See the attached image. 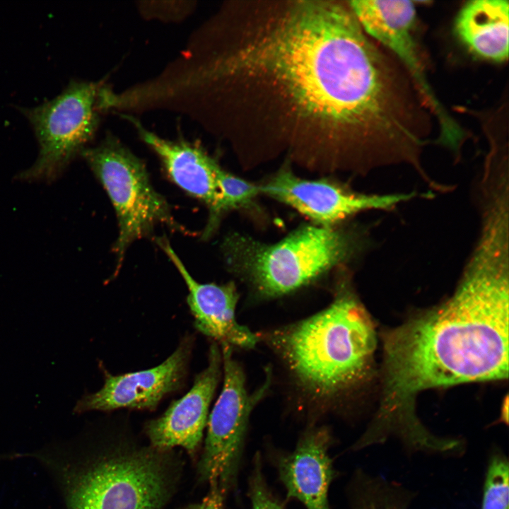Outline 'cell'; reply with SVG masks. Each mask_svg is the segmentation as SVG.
Masks as SVG:
<instances>
[{"label": "cell", "mask_w": 509, "mask_h": 509, "mask_svg": "<svg viewBox=\"0 0 509 509\" xmlns=\"http://www.w3.org/2000/svg\"><path fill=\"white\" fill-rule=\"evenodd\" d=\"M221 68L265 84L294 122L315 129L334 168L386 160L416 137L423 110L404 70L361 28L349 5L289 6Z\"/></svg>", "instance_id": "cell-1"}, {"label": "cell", "mask_w": 509, "mask_h": 509, "mask_svg": "<svg viewBox=\"0 0 509 509\" xmlns=\"http://www.w3.org/2000/svg\"><path fill=\"white\" fill-rule=\"evenodd\" d=\"M508 254L478 246L454 294L383 334L382 390L367 430L380 442H423L415 411L425 390L504 380L508 373Z\"/></svg>", "instance_id": "cell-2"}, {"label": "cell", "mask_w": 509, "mask_h": 509, "mask_svg": "<svg viewBox=\"0 0 509 509\" xmlns=\"http://www.w3.org/2000/svg\"><path fill=\"white\" fill-rule=\"evenodd\" d=\"M280 357L297 387L322 410L368 376L376 346L373 322L346 279L320 312L257 334Z\"/></svg>", "instance_id": "cell-3"}, {"label": "cell", "mask_w": 509, "mask_h": 509, "mask_svg": "<svg viewBox=\"0 0 509 509\" xmlns=\"http://www.w3.org/2000/svg\"><path fill=\"white\" fill-rule=\"evenodd\" d=\"M221 250L228 269L264 298L291 293L343 266L358 250L354 231L305 225L282 240L262 242L240 233L224 239Z\"/></svg>", "instance_id": "cell-4"}, {"label": "cell", "mask_w": 509, "mask_h": 509, "mask_svg": "<svg viewBox=\"0 0 509 509\" xmlns=\"http://www.w3.org/2000/svg\"><path fill=\"white\" fill-rule=\"evenodd\" d=\"M68 509H160L169 489L163 460L123 452L61 469Z\"/></svg>", "instance_id": "cell-5"}, {"label": "cell", "mask_w": 509, "mask_h": 509, "mask_svg": "<svg viewBox=\"0 0 509 509\" xmlns=\"http://www.w3.org/2000/svg\"><path fill=\"white\" fill-rule=\"evenodd\" d=\"M82 156L106 190L115 208L119 235L113 247L119 269L129 245L148 235L158 224L187 230L172 216L168 203L152 186L142 161L116 138L107 136Z\"/></svg>", "instance_id": "cell-6"}, {"label": "cell", "mask_w": 509, "mask_h": 509, "mask_svg": "<svg viewBox=\"0 0 509 509\" xmlns=\"http://www.w3.org/2000/svg\"><path fill=\"white\" fill-rule=\"evenodd\" d=\"M103 84L72 81L57 97L23 109L37 139L40 152L24 180L55 179L92 138L98 125L99 94Z\"/></svg>", "instance_id": "cell-7"}, {"label": "cell", "mask_w": 509, "mask_h": 509, "mask_svg": "<svg viewBox=\"0 0 509 509\" xmlns=\"http://www.w3.org/2000/svg\"><path fill=\"white\" fill-rule=\"evenodd\" d=\"M223 382L208 417L207 433L199 471L211 486L225 492L235 481L252 409L262 399L270 378L252 394L246 389L242 367L233 357L231 346L221 344Z\"/></svg>", "instance_id": "cell-8"}, {"label": "cell", "mask_w": 509, "mask_h": 509, "mask_svg": "<svg viewBox=\"0 0 509 509\" xmlns=\"http://www.w3.org/2000/svg\"><path fill=\"white\" fill-rule=\"evenodd\" d=\"M365 34L388 49L405 68L423 103L437 119L438 141L455 148L466 137L465 131L436 97L423 66L414 35L416 7L402 0H355L348 2Z\"/></svg>", "instance_id": "cell-9"}, {"label": "cell", "mask_w": 509, "mask_h": 509, "mask_svg": "<svg viewBox=\"0 0 509 509\" xmlns=\"http://www.w3.org/2000/svg\"><path fill=\"white\" fill-rule=\"evenodd\" d=\"M259 189L260 194L292 207L314 225L324 228L336 227L361 211L391 209L414 196V193L360 194L334 180L299 177L288 167H283L259 185Z\"/></svg>", "instance_id": "cell-10"}, {"label": "cell", "mask_w": 509, "mask_h": 509, "mask_svg": "<svg viewBox=\"0 0 509 509\" xmlns=\"http://www.w3.org/2000/svg\"><path fill=\"white\" fill-rule=\"evenodd\" d=\"M191 348L190 341L185 339L156 367L118 375L106 374L102 388L83 396L76 403L74 411L155 409L165 396L182 385Z\"/></svg>", "instance_id": "cell-11"}, {"label": "cell", "mask_w": 509, "mask_h": 509, "mask_svg": "<svg viewBox=\"0 0 509 509\" xmlns=\"http://www.w3.org/2000/svg\"><path fill=\"white\" fill-rule=\"evenodd\" d=\"M222 370L221 350L213 344L206 368L196 376L189 391L147 424V435L155 449L165 450L180 446L190 453L196 451L202 440L209 405Z\"/></svg>", "instance_id": "cell-12"}, {"label": "cell", "mask_w": 509, "mask_h": 509, "mask_svg": "<svg viewBox=\"0 0 509 509\" xmlns=\"http://www.w3.org/2000/svg\"><path fill=\"white\" fill-rule=\"evenodd\" d=\"M157 243L177 269L188 288L187 301L197 329L221 344L245 349L254 348L259 341L258 335L239 324L235 318L239 296L233 282L222 285L199 283L188 272L166 239L158 238Z\"/></svg>", "instance_id": "cell-13"}, {"label": "cell", "mask_w": 509, "mask_h": 509, "mask_svg": "<svg viewBox=\"0 0 509 509\" xmlns=\"http://www.w3.org/2000/svg\"><path fill=\"white\" fill-rule=\"evenodd\" d=\"M331 444L327 428L310 427L295 449L278 460V472L287 497L298 500L307 509H329L328 492L335 476L329 455Z\"/></svg>", "instance_id": "cell-14"}, {"label": "cell", "mask_w": 509, "mask_h": 509, "mask_svg": "<svg viewBox=\"0 0 509 509\" xmlns=\"http://www.w3.org/2000/svg\"><path fill=\"white\" fill-rule=\"evenodd\" d=\"M141 139L158 155L171 180L202 201L210 212L219 199L217 175L221 166L198 144L163 139L136 119L127 117Z\"/></svg>", "instance_id": "cell-15"}, {"label": "cell", "mask_w": 509, "mask_h": 509, "mask_svg": "<svg viewBox=\"0 0 509 509\" xmlns=\"http://www.w3.org/2000/svg\"><path fill=\"white\" fill-rule=\"evenodd\" d=\"M455 30L475 55L503 62L509 52V3L507 0H473L459 11Z\"/></svg>", "instance_id": "cell-16"}, {"label": "cell", "mask_w": 509, "mask_h": 509, "mask_svg": "<svg viewBox=\"0 0 509 509\" xmlns=\"http://www.w3.org/2000/svg\"><path fill=\"white\" fill-rule=\"evenodd\" d=\"M219 199L215 207L209 212L203 239L210 238L218 227L222 217L227 213L238 209H250L255 206V200L260 195L259 185L247 181L221 167L217 175Z\"/></svg>", "instance_id": "cell-17"}, {"label": "cell", "mask_w": 509, "mask_h": 509, "mask_svg": "<svg viewBox=\"0 0 509 509\" xmlns=\"http://www.w3.org/2000/svg\"><path fill=\"white\" fill-rule=\"evenodd\" d=\"M352 509H407L414 493L382 476L364 474L355 480Z\"/></svg>", "instance_id": "cell-18"}, {"label": "cell", "mask_w": 509, "mask_h": 509, "mask_svg": "<svg viewBox=\"0 0 509 509\" xmlns=\"http://www.w3.org/2000/svg\"><path fill=\"white\" fill-rule=\"evenodd\" d=\"M482 498L481 509H508L509 464L506 455L498 449L490 455Z\"/></svg>", "instance_id": "cell-19"}, {"label": "cell", "mask_w": 509, "mask_h": 509, "mask_svg": "<svg viewBox=\"0 0 509 509\" xmlns=\"http://www.w3.org/2000/svg\"><path fill=\"white\" fill-rule=\"evenodd\" d=\"M254 468L249 479L248 494L252 509H285L267 485L261 468L260 458L255 459Z\"/></svg>", "instance_id": "cell-20"}, {"label": "cell", "mask_w": 509, "mask_h": 509, "mask_svg": "<svg viewBox=\"0 0 509 509\" xmlns=\"http://www.w3.org/2000/svg\"><path fill=\"white\" fill-rule=\"evenodd\" d=\"M187 509H224L223 493L218 487H211L209 493L200 503Z\"/></svg>", "instance_id": "cell-21"}]
</instances>
